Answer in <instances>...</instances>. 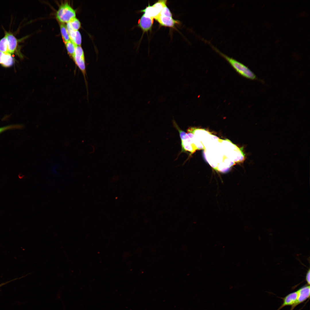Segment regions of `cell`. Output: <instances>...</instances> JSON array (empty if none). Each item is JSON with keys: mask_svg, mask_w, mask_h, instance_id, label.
<instances>
[{"mask_svg": "<svg viewBox=\"0 0 310 310\" xmlns=\"http://www.w3.org/2000/svg\"><path fill=\"white\" fill-rule=\"evenodd\" d=\"M68 25L73 30H78L80 28L81 24L79 20L76 18L72 19L69 22L67 23Z\"/></svg>", "mask_w": 310, "mask_h": 310, "instance_id": "cell-15", "label": "cell"}, {"mask_svg": "<svg viewBox=\"0 0 310 310\" xmlns=\"http://www.w3.org/2000/svg\"><path fill=\"white\" fill-rule=\"evenodd\" d=\"M187 134L188 137L185 140H181V152H188L190 153V154H192L197 149L193 140V134L191 133H188Z\"/></svg>", "mask_w": 310, "mask_h": 310, "instance_id": "cell-4", "label": "cell"}, {"mask_svg": "<svg viewBox=\"0 0 310 310\" xmlns=\"http://www.w3.org/2000/svg\"><path fill=\"white\" fill-rule=\"evenodd\" d=\"M0 51L8 53V41L5 36L0 40Z\"/></svg>", "mask_w": 310, "mask_h": 310, "instance_id": "cell-16", "label": "cell"}, {"mask_svg": "<svg viewBox=\"0 0 310 310\" xmlns=\"http://www.w3.org/2000/svg\"><path fill=\"white\" fill-rule=\"evenodd\" d=\"M161 11L153 5L151 6L149 4L148 6L142 10L141 12H144L143 15L145 16L154 19L159 15Z\"/></svg>", "mask_w": 310, "mask_h": 310, "instance_id": "cell-10", "label": "cell"}, {"mask_svg": "<svg viewBox=\"0 0 310 310\" xmlns=\"http://www.w3.org/2000/svg\"><path fill=\"white\" fill-rule=\"evenodd\" d=\"M310 270L308 271L305 277V280L307 282L308 285H310Z\"/></svg>", "mask_w": 310, "mask_h": 310, "instance_id": "cell-19", "label": "cell"}, {"mask_svg": "<svg viewBox=\"0 0 310 310\" xmlns=\"http://www.w3.org/2000/svg\"><path fill=\"white\" fill-rule=\"evenodd\" d=\"M298 295V290L289 294L285 297L281 298L283 303L277 310H280L286 306L293 305L295 303Z\"/></svg>", "mask_w": 310, "mask_h": 310, "instance_id": "cell-8", "label": "cell"}, {"mask_svg": "<svg viewBox=\"0 0 310 310\" xmlns=\"http://www.w3.org/2000/svg\"><path fill=\"white\" fill-rule=\"evenodd\" d=\"M205 41L210 45L214 51L224 58L240 75L250 80H257L256 75L247 67L237 60L223 53L209 41L206 40Z\"/></svg>", "mask_w": 310, "mask_h": 310, "instance_id": "cell-1", "label": "cell"}, {"mask_svg": "<svg viewBox=\"0 0 310 310\" xmlns=\"http://www.w3.org/2000/svg\"><path fill=\"white\" fill-rule=\"evenodd\" d=\"M14 63V59L11 54L9 53H3L1 57L0 64L5 67H9L12 66Z\"/></svg>", "mask_w": 310, "mask_h": 310, "instance_id": "cell-12", "label": "cell"}, {"mask_svg": "<svg viewBox=\"0 0 310 310\" xmlns=\"http://www.w3.org/2000/svg\"><path fill=\"white\" fill-rule=\"evenodd\" d=\"M154 19L161 26L171 28H175L180 23L179 21L174 19L172 17L158 15Z\"/></svg>", "mask_w": 310, "mask_h": 310, "instance_id": "cell-6", "label": "cell"}, {"mask_svg": "<svg viewBox=\"0 0 310 310\" xmlns=\"http://www.w3.org/2000/svg\"><path fill=\"white\" fill-rule=\"evenodd\" d=\"M67 29L70 40L76 45L80 46L82 42V37L80 32L73 30L68 25H66Z\"/></svg>", "mask_w": 310, "mask_h": 310, "instance_id": "cell-9", "label": "cell"}, {"mask_svg": "<svg viewBox=\"0 0 310 310\" xmlns=\"http://www.w3.org/2000/svg\"><path fill=\"white\" fill-rule=\"evenodd\" d=\"M5 36L8 41V53L11 54L13 53L17 47V40L16 38L10 33L6 32Z\"/></svg>", "mask_w": 310, "mask_h": 310, "instance_id": "cell-11", "label": "cell"}, {"mask_svg": "<svg viewBox=\"0 0 310 310\" xmlns=\"http://www.w3.org/2000/svg\"><path fill=\"white\" fill-rule=\"evenodd\" d=\"M75 16V11L67 2L61 4L56 13L58 20L63 23L69 22Z\"/></svg>", "mask_w": 310, "mask_h": 310, "instance_id": "cell-2", "label": "cell"}, {"mask_svg": "<svg viewBox=\"0 0 310 310\" xmlns=\"http://www.w3.org/2000/svg\"><path fill=\"white\" fill-rule=\"evenodd\" d=\"M23 125L20 124L11 125L0 127V133L7 130L14 129H21L23 128Z\"/></svg>", "mask_w": 310, "mask_h": 310, "instance_id": "cell-17", "label": "cell"}, {"mask_svg": "<svg viewBox=\"0 0 310 310\" xmlns=\"http://www.w3.org/2000/svg\"><path fill=\"white\" fill-rule=\"evenodd\" d=\"M65 46L69 55L73 58L75 54L76 45L70 40L65 43Z\"/></svg>", "mask_w": 310, "mask_h": 310, "instance_id": "cell-13", "label": "cell"}, {"mask_svg": "<svg viewBox=\"0 0 310 310\" xmlns=\"http://www.w3.org/2000/svg\"><path fill=\"white\" fill-rule=\"evenodd\" d=\"M5 283H2L1 284H0V287L2 286H3V285H5Z\"/></svg>", "mask_w": 310, "mask_h": 310, "instance_id": "cell-20", "label": "cell"}, {"mask_svg": "<svg viewBox=\"0 0 310 310\" xmlns=\"http://www.w3.org/2000/svg\"><path fill=\"white\" fill-rule=\"evenodd\" d=\"M60 27L62 39L64 43H65L70 40L66 25L64 23H60Z\"/></svg>", "mask_w": 310, "mask_h": 310, "instance_id": "cell-14", "label": "cell"}, {"mask_svg": "<svg viewBox=\"0 0 310 310\" xmlns=\"http://www.w3.org/2000/svg\"><path fill=\"white\" fill-rule=\"evenodd\" d=\"M298 295L295 304L291 306L290 310H293L298 305L303 303L309 298L310 289L309 285H306L301 287L297 290Z\"/></svg>", "mask_w": 310, "mask_h": 310, "instance_id": "cell-5", "label": "cell"}, {"mask_svg": "<svg viewBox=\"0 0 310 310\" xmlns=\"http://www.w3.org/2000/svg\"><path fill=\"white\" fill-rule=\"evenodd\" d=\"M154 19L142 15L138 21V26L143 32H147L152 29Z\"/></svg>", "mask_w": 310, "mask_h": 310, "instance_id": "cell-7", "label": "cell"}, {"mask_svg": "<svg viewBox=\"0 0 310 310\" xmlns=\"http://www.w3.org/2000/svg\"><path fill=\"white\" fill-rule=\"evenodd\" d=\"M75 64L82 72L84 76L86 88L88 84L86 79L87 73L85 57L83 50L81 46H77L73 58Z\"/></svg>", "mask_w": 310, "mask_h": 310, "instance_id": "cell-3", "label": "cell"}, {"mask_svg": "<svg viewBox=\"0 0 310 310\" xmlns=\"http://www.w3.org/2000/svg\"><path fill=\"white\" fill-rule=\"evenodd\" d=\"M158 15L172 17V13L166 5L164 7Z\"/></svg>", "mask_w": 310, "mask_h": 310, "instance_id": "cell-18", "label": "cell"}]
</instances>
